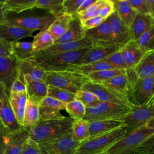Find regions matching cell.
Returning <instances> with one entry per match:
<instances>
[{
  "label": "cell",
  "instance_id": "19",
  "mask_svg": "<svg viewBox=\"0 0 154 154\" xmlns=\"http://www.w3.org/2000/svg\"><path fill=\"white\" fill-rule=\"evenodd\" d=\"M19 70L23 75L26 85L35 81H44L45 70L34 57L19 61Z\"/></svg>",
  "mask_w": 154,
  "mask_h": 154
},
{
  "label": "cell",
  "instance_id": "56",
  "mask_svg": "<svg viewBox=\"0 0 154 154\" xmlns=\"http://www.w3.org/2000/svg\"><path fill=\"white\" fill-rule=\"evenodd\" d=\"M5 0L0 1V24L4 23L7 19V14L3 8V5Z\"/></svg>",
  "mask_w": 154,
  "mask_h": 154
},
{
  "label": "cell",
  "instance_id": "15",
  "mask_svg": "<svg viewBox=\"0 0 154 154\" xmlns=\"http://www.w3.org/2000/svg\"><path fill=\"white\" fill-rule=\"evenodd\" d=\"M109 23L112 42L120 46H124L132 40L129 27L120 19L115 11L107 19Z\"/></svg>",
  "mask_w": 154,
  "mask_h": 154
},
{
  "label": "cell",
  "instance_id": "11",
  "mask_svg": "<svg viewBox=\"0 0 154 154\" xmlns=\"http://www.w3.org/2000/svg\"><path fill=\"white\" fill-rule=\"evenodd\" d=\"M55 19L54 16H27L7 18L4 23L16 26L28 30L40 31L47 29ZM2 24V23H1Z\"/></svg>",
  "mask_w": 154,
  "mask_h": 154
},
{
  "label": "cell",
  "instance_id": "37",
  "mask_svg": "<svg viewBox=\"0 0 154 154\" xmlns=\"http://www.w3.org/2000/svg\"><path fill=\"white\" fill-rule=\"evenodd\" d=\"M63 2V0H36L35 8L46 10L57 18L64 13Z\"/></svg>",
  "mask_w": 154,
  "mask_h": 154
},
{
  "label": "cell",
  "instance_id": "26",
  "mask_svg": "<svg viewBox=\"0 0 154 154\" xmlns=\"http://www.w3.org/2000/svg\"><path fill=\"white\" fill-rule=\"evenodd\" d=\"M34 31L28 30L20 27L11 25L0 24V38L2 40L13 43L20 39L32 36Z\"/></svg>",
  "mask_w": 154,
  "mask_h": 154
},
{
  "label": "cell",
  "instance_id": "32",
  "mask_svg": "<svg viewBox=\"0 0 154 154\" xmlns=\"http://www.w3.org/2000/svg\"><path fill=\"white\" fill-rule=\"evenodd\" d=\"M116 69L110 65L109 63L105 61H97L92 63H87V64H77L72 65L70 68L68 70L69 71L75 72L76 73L82 74L87 76V75L99 72L103 70L112 69Z\"/></svg>",
  "mask_w": 154,
  "mask_h": 154
},
{
  "label": "cell",
  "instance_id": "4",
  "mask_svg": "<svg viewBox=\"0 0 154 154\" xmlns=\"http://www.w3.org/2000/svg\"><path fill=\"white\" fill-rule=\"evenodd\" d=\"M90 48L55 54L36 59L45 71L68 70L72 65L79 63Z\"/></svg>",
  "mask_w": 154,
  "mask_h": 154
},
{
  "label": "cell",
  "instance_id": "50",
  "mask_svg": "<svg viewBox=\"0 0 154 154\" xmlns=\"http://www.w3.org/2000/svg\"><path fill=\"white\" fill-rule=\"evenodd\" d=\"M128 1L138 13L150 15L146 0H128Z\"/></svg>",
  "mask_w": 154,
  "mask_h": 154
},
{
  "label": "cell",
  "instance_id": "27",
  "mask_svg": "<svg viewBox=\"0 0 154 154\" xmlns=\"http://www.w3.org/2000/svg\"><path fill=\"white\" fill-rule=\"evenodd\" d=\"M10 102L18 124L23 127V121L28 99L26 93H16L10 92L9 94Z\"/></svg>",
  "mask_w": 154,
  "mask_h": 154
},
{
  "label": "cell",
  "instance_id": "12",
  "mask_svg": "<svg viewBox=\"0 0 154 154\" xmlns=\"http://www.w3.org/2000/svg\"><path fill=\"white\" fill-rule=\"evenodd\" d=\"M19 72V61L14 57L0 56V84H2L9 96L10 88Z\"/></svg>",
  "mask_w": 154,
  "mask_h": 154
},
{
  "label": "cell",
  "instance_id": "17",
  "mask_svg": "<svg viewBox=\"0 0 154 154\" xmlns=\"http://www.w3.org/2000/svg\"><path fill=\"white\" fill-rule=\"evenodd\" d=\"M92 46L93 43L91 40L90 38L85 37L83 39L80 40L54 44L52 46L46 50L37 52L35 54V57L36 58H39L55 54L67 52L90 48Z\"/></svg>",
  "mask_w": 154,
  "mask_h": 154
},
{
  "label": "cell",
  "instance_id": "29",
  "mask_svg": "<svg viewBox=\"0 0 154 154\" xmlns=\"http://www.w3.org/2000/svg\"><path fill=\"white\" fill-rule=\"evenodd\" d=\"M73 16L64 13L55 18L47 29L54 41L60 38L67 30Z\"/></svg>",
  "mask_w": 154,
  "mask_h": 154
},
{
  "label": "cell",
  "instance_id": "2",
  "mask_svg": "<svg viewBox=\"0 0 154 154\" xmlns=\"http://www.w3.org/2000/svg\"><path fill=\"white\" fill-rule=\"evenodd\" d=\"M126 134V128L122 127L107 134L89 138L80 143L75 154H102Z\"/></svg>",
  "mask_w": 154,
  "mask_h": 154
},
{
  "label": "cell",
  "instance_id": "62",
  "mask_svg": "<svg viewBox=\"0 0 154 154\" xmlns=\"http://www.w3.org/2000/svg\"><path fill=\"white\" fill-rule=\"evenodd\" d=\"M153 96V97H154V95H153V96Z\"/></svg>",
  "mask_w": 154,
  "mask_h": 154
},
{
  "label": "cell",
  "instance_id": "60",
  "mask_svg": "<svg viewBox=\"0 0 154 154\" xmlns=\"http://www.w3.org/2000/svg\"><path fill=\"white\" fill-rule=\"evenodd\" d=\"M134 154H152V153H134Z\"/></svg>",
  "mask_w": 154,
  "mask_h": 154
},
{
  "label": "cell",
  "instance_id": "28",
  "mask_svg": "<svg viewBox=\"0 0 154 154\" xmlns=\"http://www.w3.org/2000/svg\"><path fill=\"white\" fill-rule=\"evenodd\" d=\"M138 79L154 75V51L146 52L137 66L133 69Z\"/></svg>",
  "mask_w": 154,
  "mask_h": 154
},
{
  "label": "cell",
  "instance_id": "51",
  "mask_svg": "<svg viewBox=\"0 0 154 154\" xmlns=\"http://www.w3.org/2000/svg\"><path fill=\"white\" fill-rule=\"evenodd\" d=\"M115 11L116 8L113 1L105 0L103 5L101 8L99 16L101 17L104 19H106Z\"/></svg>",
  "mask_w": 154,
  "mask_h": 154
},
{
  "label": "cell",
  "instance_id": "39",
  "mask_svg": "<svg viewBox=\"0 0 154 154\" xmlns=\"http://www.w3.org/2000/svg\"><path fill=\"white\" fill-rule=\"evenodd\" d=\"M126 69H112L103 70L96 72L91 73L87 75V77L90 81L93 82H100L102 81L109 79L115 76L124 75L126 73Z\"/></svg>",
  "mask_w": 154,
  "mask_h": 154
},
{
  "label": "cell",
  "instance_id": "8",
  "mask_svg": "<svg viewBox=\"0 0 154 154\" xmlns=\"http://www.w3.org/2000/svg\"><path fill=\"white\" fill-rule=\"evenodd\" d=\"M81 89L93 93L101 102H111L131 107L135 106L129 101L128 96L97 82L88 81L83 85Z\"/></svg>",
  "mask_w": 154,
  "mask_h": 154
},
{
  "label": "cell",
  "instance_id": "49",
  "mask_svg": "<svg viewBox=\"0 0 154 154\" xmlns=\"http://www.w3.org/2000/svg\"><path fill=\"white\" fill-rule=\"evenodd\" d=\"M21 154H42L39 144L30 137L25 141Z\"/></svg>",
  "mask_w": 154,
  "mask_h": 154
},
{
  "label": "cell",
  "instance_id": "48",
  "mask_svg": "<svg viewBox=\"0 0 154 154\" xmlns=\"http://www.w3.org/2000/svg\"><path fill=\"white\" fill-rule=\"evenodd\" d=\"M135 153L154 154V134L136 149Z\"/></svg>",
  "mask_w": 154,
  "mask_h": 154
},
{
  "label": "cell",
  "instance_id": "9",
  "mask_svg": "<svg viewBox=\"0 0 154 154\" xmlns=\"http://www.w3.org/2000/svg\"><path fill=\"white\" fill-rule=\"evenodd\" d=\"M0 125L3 129L8 132L16 131L22 128L16 119L9 96L2 84H0Z\"/></svg>",
  "mask_w": 154,
  "mask_h": 154
},
{
  "label": "cell",
  "instance_id": "3",
  "mask_svg": "<svg viewBox=\"0 0 154 154\" xmlns=\"http://www.w3.org/2000/svg\"><path fill=\"white\" fill-rule=\"evenodd\" d=\"M90 81L88 78L75 72L45 71L44 82L48 85L75 94L87 82Z\"/></svg>",
  "mask_w": 154,
  "mask_h": 154
},
{
  "label": "cell",
  "instance_id": "21",
  "mask_svg": "<svg viewBox=\"0 0 154 154\" xmlns=\"http://www.w3.org/2000/svg\"><path fill=\"white\" fill-rule=\"evenodd\" d=\"M85 36L91 40L93 46L114 43L112 40L110 25L107 19L93 29L85 30Z\"/></svg>",
  "mask_w": 154,
  "mask_h": 154
},
{
  "label": "cell",
  "instance_id": "44",
  "mask_svg": "<svg viewBox=\"0 0 154 154\" xmlns=\"http://www.w3.org/2000/svg\"><path fill=\"white\" fill-rule=\"evenodd\" d=\"M104 2L105 0H96L95 3L85 11L78 14L77 16H78L80 20L82 21L89 18L99 16L101 8L103 5Z\"/></svg>",
  "mask_w": 154,
  "mask_h": 154
},
{
  "label": "cell",
  "instance_id": "61",
  "mask_svg": "<svg viewBox=\"0 0 154 154\" xmlns=\"http://www.w3.org/2000/svg\"><path fill=\"white\" fill-rule=\"evenodd\" d=\"M0 132H1V125H0Z\"/></svg>",
  "mask_w": 154,
  "mask_h": 154
},
{
  "label": "cell",
  "instance_id": "10",
  "mask_svg": "<svg viewBox=\"0 0 154 154\" xmlns=\"http://www.w3.org/2000/svg\"><path fill=\"white\" fill-rule=\"evenodd\" d=\"M80 143L75 141L69 134L50 141L38 144L42 154H75Z\"/></svg>",
  "mask_w": 154,
  "mask_h": 154
},
{
  "label": "cell",
  "instance_id": "47",
  "mask_svg": "<svg viewBox=\"0 0 154 154\" xmlns=\"http://www.w3.org/2000/svg\"><path fill=\"white\" fill-rule=\"evenodd\" d=\"M10 92L16 93H26V84L25 78L20 70L17 77L11 84Z\"/></svg>",
  "mask_w": 154,
  "mask_h": 154
},
{
  "label": "cell",
  "instance_id": "52",
  "mask_svg": "<svg viewBox=\"0 0 154 154\" xmlns=\"http://www.w3.org/2000/svg\"><path fill=\"white\" fill-rule=\"evenodd\" d=\"M106 19L102 18L100 16H96L91 18H89L84 20L81 21L82 25L85 30L93 29L97 26H99L100 23H102Z\"/></svg>",
  "mask_w": 154,
  "mask_h": 154
},
{
  "label": "cell",
  "instance_id": "53",
  "mask_svg": "<svg viewBox=\"0 0 154 154\" xmlns=\"http://www.w3.org/2000/svg\"><path fill=\"white\" fill-rule=\"evenodd\" d=\"M0 56L1 57H12L13 51L11 43L6 42L0 38Z\"/></svg>",
  "mask_w": 154,
  "mask_h": 154
},
{
  "label": "cell",
  "instance_id": "31",
  "mask_svg": "<svg viewBox=\"0 0 154 154\" xmlns=\"http://www.w3.org/2000/svg\"><path fill=\"white\" fill-rule=\"evenodd\" d=\"M48 85L43 81L32 82L26 85L28 99L39 103L48 96Z\"/></svg>",
  "mask_w": 154,
  "mask_h": 154
},
{
  "label": "cell",
  "instance_id": "38",
  "mask_svg": "<svg viewBox=\"0 0 154 154\" xmlns=\"http://www.w3.org/2000/svg\"><path fill=\"white\" fill-rule=\"evenodd\" d=\"M54 44V40L47 29L40 31L32 42L33 51L37 53L49 48Z\"/></svg>",
  "mask_w": 154,
  "mask_h": 154
},
{
  "label": "cell",
  "instance_id": "40",
  "mask_svg": "<svg viewBox=\"0 0 154 154\" xmlns=\"http://www.w3.org/2000/svg\"><path fill=\"white\" fill-rule=\"evenodd\" d=\"M47 96L54 98L65 103H68L75 100L74 93L51 85H48Z\"/></svg>",
  "mask_w": 154,
  "mask_h": 154
},
{
  "label": "cell",
  "instance_id": "5",
  "mask_svg": "<svg viewBox=\"0 0 154 154\" xmlns=\"http://www.w3.org/2000/svg\"><path fill=\"white\" fill-rule=\"evenodd\" d=\"M153 134V129L144 125L126 134L102 154H134L136 149Z\"/></svg>",
  "mask_w": 154,
  "mask_h": 154
},
{
  "label": "cell",
  "instance_id": "57",
  "mask_svg": "<svg viewBox=\"0 0 154 154\" xmlns=\"http://www.w3.org/2000/svg\"><path fill=\"white\" fill-rule=\"evenodd\" d=\"M149 11L150 14L154 18V0H146Z\"/></svg>",
  "mask_w": 154,
  "mask_h": 154
},
{
  "label": "cell",
  "instance_id": "35",
  "mask_svg": "<svg viewBox=\"0 0 154 154\" xmlns=\"http://www.w3.org/2000/svg\"><path fill=\"white\" fill-rule=\"evenodd\" d=\"M40 120L38 103L28 99L24 114L23 127L30 128L35 125Z\"/></svg>",
  "mask_w": 154,
  "mask_h": 154
},
{
  "label": "cell",
  "instance_id": "55",
  "mask_svg": "<svg viewBox=\"0 0 154 154\" xmlns=\"http://www.w3.org/2000/svg\"><path fill=\"white\" fill-rule=\"evenodd\" d=\"M6 149V141L4 134L1 129L0 132V154H5Z\"/></svg>",
  "mask_w": 154,
  "mask_h": 154
},
{
  "label": "cell",
  "instance_id": "14",
  "mask_svg": "<svg viewBox=\"0 0 154 154\" xmlns=\"http://www.w3.org/2000/svg\"><path fill=\"white\" fill-rule=\"evenodd\" d=\"M137 79L134 70L128 69L124 75H119L98 83L128 96Z\"/></svg>",
  "mask_w": 154,
  "mask_h": 154
},
{
  "label": "cell",
  "instance_id": "13",
  "mask_svg": "<svg viewBox=\"0 0 154 154\" xmlns=\"http://www.w3.org/2000/svg\"><path fill=\"white\" fill-rule=\"evenodd\" d=\"M153 76L143 79H137L128 95L129 101L134 105L146 103L152 96Z\"/></svg>",
  "mask_w": 154,
  "mask_h": 154
},
{
  "label": "cell",
  "instance_id": "59",
  "mask_svg": "<svg viewBox=\"0 0 154 154\" xmlns=\"http://www.w3.org/2000/svg\"><path fill=\"white\" fill-rule=\"evenodd\" d=\"M153 95H154V75H153V78H152V96Z\"/></svg>",
  "mask_w": 154,
  "mask_h": 154
},
{
  "label": "cell",
  "instance_id": "43",
  "mask_svg": "<svg viewBox=\"0 0 154 154\" xmlns=\"http://www.w3.org/2000/svg\"><path fill=\"white\" fill-rule=\"evenodd\" d=\"M136 42L144 52L154 51V26L143 33Z\"/></svg>",
  "mask_w": 154,
  "mask_h": 154
},
{
  "label": "cell",
  "instance_id": "34",
  "mask_svg": "<svg viewBox=\"0 0 154 154\" xmlns=\"http://www.w3.org/2000/svg\"><path fill=\"white\" fill-rule=\"evenodd\" d=\"M90 122L82 119L74 120L72 127V136L77 142L82 143L90 138Z\"/></svg>",
  "mask_w": 154,
  "mask_h": 154
},
{
  "label": "cell",
  "instance_id": "6",
  "mask_svg": "<svg viewBox=\"0 0 154 154\" xmlns=\"http://www.w3.org/2000/svg\"><path fill=\"white\" fill-rule=\"evenodd\" d=\"M133 108L127 105L102 102L95 107L86 108L84 119L88 122L111 119L120 120L129 114Z\"/></svg>",
  "mask_w": 154,
  "mask_h": 154
},
{
  "label": "cell",
  "instance_id": "58",
  "mask_svg": "<svg viewBox=\"0 0 154 154\" xmlns=\"http://www.w3.org/2000/svg\"><path fill=\"white\" fill-rule=\"evenodd\" d=\"M147 128L154 130V116L145 125Z\"/></svg>",
  "mask_w": 154,
  "mask_h": 154
},
{
  "label": "cell",
  "instance_id": "54",
  "mask_svg": "<svg viewBox=\"0 0 154 154\" xmlns=\"http://www.w3.org/2000/svg\"><path fill=\"white\" fill-rule=\"evenodd\" d=\"M96 0H84L79 9L77 11L76 14H79L84 11H85L87 9H88L90 7H91L93 4L95 3Z\"/></svg>",
  "mask_w": 154,
  "mask_h": 154
},
{
  "label": "cell",
  "instance_id": "45",
  "mask_svg": "<svg viewBox=\"0 0 154 154\" xmlns=\"http://www.w3.org/2000/svg\"><path fill=\"white\" fill-rule=\"evenodd\" d=\"M120 49L101 61L109 63L116 69L128 70Z\"/></svg>",
  "mask_w": 154,
  "mask_h": 154
},
{
  "label": "cell",
  "instance_id": "1",
  "mask_svg": "<svg viewBox=\"0 0 154 154\" xmlns=\"http://www.w3.org/2000/svg\"><path fill=\"white\" fill-rule=\"evenodd\" d=\"M73 121L70 117L47 121L39 120L35 125L26 129L29 132V137L40 144L70 134Z\"/></svg>",
  "mask_w": 154,
  "mask_h": 154
},
{
  "label": "cell",
  "instance_id": "16",
  "mask_svg": "<svg viewBox=\"0 0 154 154\" xmlns=\"http://www.w3.org/2000/svg\"><path fill=\"white\" fill-rule=\"evenodd\" d=\"M67 103L50 97H46L38 104L40 120L43 121L61 119L65 117L61 110L66 109Z\"/></svg>",
  "mask_w": 154,
  "mask_h": 154
},
{
  "label": "cell",
  "instance_id": "24",
  "mask_svg": "<svg viewBox=\"0 0 154 154\" xmlns=\"http://www.w3.org/2000/svg\"><path fill=\"white\" fill-rule=\"evenodd\" d=\"M154 26V18L150 15L137 13L129 26L132 39L137 41L146 31Z\"/></svg>",
  "mask_w": 154,
  "mask_h": 154
},
{
  "label": "cell",
  "instance_id": "30",
  "mask_svg": "<svg viewBox=\"0 0 154 154\" xmlns=\"http://www.w3.org/2000/svg\"><path fill=\"white\" fill-rule=\"evenodd\" d=\"M113 2L119 17L129 27L138 13L130 5L128 0H114Z\"/></svg>",
  "mask_w": 154,
  "mask_h": 154
},
{
  "label": "cell",
  "instance_id": "22",
  "mask_svg": "<svg viewBox=\"0 0 154 154\" xmlns=\"http://www.w3.org/2000/svg\"><path fill=\"white\" fill-rule=\"evenodd\" d=\"M127 69H134L139 63L145 52L136 41L131 40L120 49Z\"/></svg>",
  "mask_w": 154,
  "mask_h": 154
},
{
  "label": "cell",
  "instance_id": "23",
  "mask_svg": "<svg viewBox=\"0 0 154 154\" xmlns=\"http://www.w3.org/2000/svg\"><path fill=\"white\" fill-rule=\"evenodd\" d=\"M122 127H125L124 122L118 119L104 120L90 122L89 138L107 134Z\"/></svg>",
  "mask_w": 154,
  "mask_h": 154
},
{
  "label": "cell",
  "instance_id": "46",
  "mask_svg": "<svg viewBox=\"0 0 154 154\" xmlns=\"http://www.w3.org/2000/svg\"><path fill=\"white\" fill-rule=\"evenodd\" d=\"M84 0H63V5L64 13L72 16L77 15L76 13Z\"/></svg>",
  "mask_w": 154,
  "mask_h": 154
},
{
  "label": "cell",
  "instance_id": "36",
  "mask_svg": "<svg viewBox=\"0 0 154 154\" xmlns=\"http://www.w3.org/2000/svg\"><path fill=\"white\" fill-rule=\"evenodd\" d=\"M36 0H5L4 10L7 14L9 12L19 13L35 8Z\"/></svg>",
  "mask_w": 154,
  "mask_h": 154
},
{
  "label": "cell",
  "instance_id": "41",
  "mask_svg": "<svg viewBox=\"0 0 154 154\" xmlns=\"http://www.w3.org/2000/svg\"><path fill=\"white\" fill-rule=\"evenodd\" d=\"M75 99L81 102L86 108L95 107L102 102L93 93L82 89L75 94Z\"/></svg>",
  "mask_w": 154,
  "mask_h": 154
},
{
  "label": "cell",
  "instance_id": "25",
  "mask_svg": "<svg viewBox=\"0 0 154 154\" xmlns=\"http://www.w3.org/2000/svg\"><path fill=\"white\" fill-rule=\"evenodd\" d=\"M85 37V29L78 16L75 15L70 21L67 31L60 38L54 41V44L80 40Z\"/></svg>",
  "mask_w": 154,
  "mask_h": 154
},
{
  "label": "cell",
  "instance_id": "18",
  "mask_svg": "<svg viewBox=\"0 0 154 154\" xmlns=\"http://www.w3.org/2000/svg\"><path fill=\"white\" fill-rule=\"evenodd\" d=\"M1 129L4 134L6 141L5 154H21L25 141L29 137L27 129L22 127L12 132L6 131L1 127Z\"/></svg>",
  "mask_w": 154,
  "mask_h": 154
},
{
  "label": "cell",
  "instance_id": "42",
  "mask_svg": "<svg viewBox=\"0 0 154 154\" xmlns=\"http://www.w3.org/2000/svg\"><path fill=\"white\" fill-rule=\"evenodd\" d=\"M65 110L74 120L84 119L86 113L85 106L81 102L75 99L66 104Z\"/></svg>",
  "mask_w": 154,
  "mask_h": 154
},
{
  "label": "cell",
  "instance_id": "20",
  "mask_svg": "<svg viewBox=\"0 0 154 154\" xmlns=\"http://www.w3.org/2000/svg\"><path fill=\"white\" fill-rule=\"evenodd\" d=\"M123 46L117 44L93 46L81 59L79 64H87L97 62L119 51Z\"/></svg>",
  "mask_w": 154,
  "mask_h": 154
},
{
  "label": "cell",
  "instance_id": "33",
  "mask_svg": "<svg viewBox=\"0 0 154 154\" xmlns=\"http://www.w3.org/2000/svg\"><path fill=\"white\" fill-rule=\"evenodd\" d=\"M11 43L13 55L19 61H22L33 57L37 54L32 47V42L16 41Z\"/></svg>",
  "mask_w": 154,
  "mask_h": 154
},
{
  "label": "cell",
  "instance_id": "7",
  "mask_svg": "<svg viewBox=\"0 0 154 154\" xmlns=\"http://www.w3.org/2000/svg\"><path fill=\"white\" fill-rule=\"evenodd\" d=\"M154 116V97L152 96L146 103L135 106L132 110L120 120L126 128L127 134L145 125Z\"/></svg>",
  "mask_w": 154,
  "mask_h": 154
}]
</instances>
